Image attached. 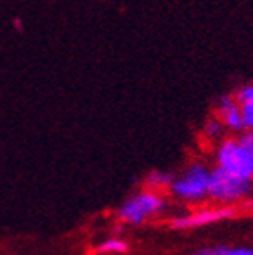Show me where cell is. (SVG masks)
<instances>
[{"instance_id": "13", "label": "cell", "mask_w": 253, "mask_h": 255, "mask_svg": "<svg viewBox=\"0 0 253 255\" xmlns=\"http://www.w3.org/2000/svg\"><path fill=\"white\" fill-rule=\"evenodd\" d=\"M192 255H217V252H215V246H205V248L195 250Z\"/></svg>"}, {"instance_id": "6", "label": "cell", "mask_w": 253, "mask_h": 255, "mask_svg": "<svg viewBox=\"0 0 253 255\" xmlns=\"http://www.w3.org/2000/svg\"><path fill=\"white\" fill-rule=\"evenodd\" d=\"M217 120L223 123V127L230 132H237L241 134L244 128L243 122V114H241V107L239 103L235 102L234 94H223L217 102Z\"/></svg>"}, {"instance_id": "11", "label": "cell", "mask_w": 253, "mask_h": 255, "mask_svg": "<svg viewBox=\"0 0 253 255\" xmlns=\"http://www.w3.org/2000/svg\"><path fill=\"white\" fill-rule=\"evenodd\" d=\"M239 107H241V114H243L244 128L246 130H253V98L239 103Z\"/></svg>"}, {"instance_id": "10", "label": "cell", "mask_w": 253, "mask_h": 255, "mask_svg": "<svg viewBox=\"0 0 253 255\" xmlns=\"http://www.w3.org/2000/svg\"><path fill=\"white\" fill-rule=\"evenodd\" d=\"M217 255H253V248L250 246H226L217 245L215 246Z\"/></svg>"}, {"instance_id": "12", "label": "cell", "mask_w": 253, "mask_h": 255, "mask_svg": "<svg viewBox=\"0 0 253 255\" xmlns=\"http://www.w3.org/2000/svg\"><path fill=\"white\" fill-rule=\"evenodd\" d=\"M239 143L243 145L246 150L253 156V130H243V132L239 134Z\"/></svg>"}, {"instance_id": "4", "label": "cell", "mask_w": 253, "mask_h": 255, "mask_svg": "<svg viewBox=\"0 0 253 255\" xmlns=\"http://www.w3.org/2000/svg\"><path fill=\"white\" fill-rule=\"evenodd\" d=\"M215 167L232 176L253 181V156L237 137H223L215 148Z\"/></svg>"}, {"instance_id": "9", "label": "cell", "mask_w": 253, "mask_h": 255, "mask_svg": "<svg viewBox=\"0 0 253 255\" xmlns=\"http://www.w3.org/2000/svg\"><path fill=\"white\" fill-rule=\"evenodd\" d=\"M226 130V128L223 127V123L217 120V116L215 118H210L208 122L205 123V134L210 137V139H221V136H223V132Z\"/></svg>"}, {"instance_id": "3", "label": "cell", "mask_w": 253, "mask_h": 255, "mask_svg": "<svg viewBox=\"0 0 253 255\" xmlns=\"http://www.w3.org/2000/svg\"><path fill=\"white\" fill-rule=\"evenodd\" d=\"M253 194V181L232 176L228 172L214 167L210 172L208 199L215 205L235 206L237 203L248 199Z\"/></svg>"}, {"instance_id": "5", "label": "cell", "mask_w": 253, "mask_h": 255, "mask_svg": "<svg viewBox=\"0 0 253 255\" xmlns=\"http://www.w3.org/2000/svg\"><path fill=\"white\" fill-rule=\"evenodd\" d=\"M237 216V208L235 206L226 205H214V206H203L197 210L190 212V214H179L168 219L166 225L175 232H188L195 228H203V226L215 225V223L226 221Z\"/></svg>"}, {"instance_id": "8", "label": "cell", "mask_w": 253, "mask_h": 255, "mask_svg": "<svg viewBox=\"0 0 253 255\" xmlns=\"http://www.w3.org/2000/svg\"><path fill=\"white\" fill-rule=\"evenodd\" d=\"M96 252L102 255H122L128 252V243L123 237L112 236L103 239L102 243L96 245Z\"/></svg>"}, {"instance_id": "7", "label": "cell", "mask_w": 253, "mask_h": 255, "mask_svg": "<svg viewBox=\"0 0 253 255\" xmlns=\"http://www.w3.org/2000/svg\"><path fill=\"white\" fill-rule=\"evenodd\" d=\"M172 179H174V174H172V172L156 168V170H150L145 176V179H143V188L166 194L172 185Z\"/></svg>"}, {"instance_id": "1", "label": "cell", "mask_w": 253, "mask_h": 255, "mask_svg": "<svg viewBox=\"0 0 253 255\" xmlns=\"http://www.w3.org/2000/svg\"><path fill=\"white\" fill-rule=\"evenodd\" d=\"M166 208H168L166 194L141 188L118 206L116 219L123 225L139 226L156 217H161L166 212Z\"/></svg>"}, {"instance_id": "2", "label": "cell", "mask_w": 253, "mask_h": 255, "mask_svg": "<svg viewBox=\"0 0 253 255\" xmlns=\"http://www.w3.org/2000/svg\"><path fill=\"white\" fill-rule=\"evenodd\" d=\"M210 172L212 168L203 163H192L179 176H174L168 194L183 203H192V205L203 203L205 199H208Z\"/></svg>"}]
</instances>
